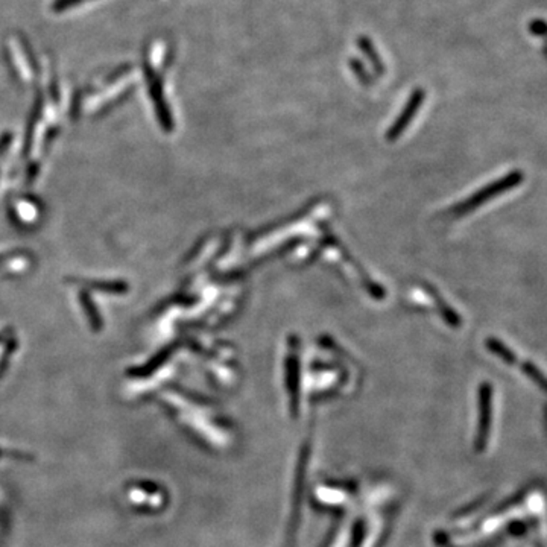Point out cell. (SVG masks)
<instances>
[{
	"label": "cell",
	"instance_id": "cell-1",
	"mask_svg": "<svg viewBox=\"0 0 547 547\" xmlns=\"http://www.w3.org/2000/svg\"><path fill=\"white\" fill-rule=\"evenodd\" d=\"M523 180H524V175L522 174V172L514 170V172H511V174L505 175L503 178L494 181L493 184L481 189L479 192H476L473 196H470L469 199H465L464 202H461V204L454 208V211L458 213V215H465V213L478 208L479 206L485 204V202L498 198L499 195L505 194V192H508L517 186H520Z\"/></svg>",
	"mask_w": 547,
	"mask_h": 547
},
{
	"label": "cell",
	"instance_id": "cell-2",
	"mask_svg": "<svg viewBox=\"0 0 547 547\" xmlns=\"http://www.w3.org/2000/svg\"><path fill=\"white\" fill-rule=\"evenodd\" d=\"M423 100H424L423 90L413 91L412 96H411V99H409V102H408V105H406V108L403 110V113L397 117V120H395V124L392 125V128L388 131V136H387L388 140H395L397 137H400V134H401L403 131L406 129L408 125L411 124L412 117H413L415 114H417V111H418V108L421 107Z\"/></svg>",
	"mask_w": 547,
	"mask_h": 547
},
{
	"label": "cell",
	"instance_id": "cell-3",
	"mask_svg": "<svg viewBox=\"0 0 547 547\" xmlns=\"http://www.w3.org/2000/svg\"><path fill=\"white\" fill-rule=\"evenodd\" d=\"M288 380L289 391L293 392V400H297V382H298V360L295 354L288 359Z\"/></svg>",
	"mask_w": 547,
	"mask_h": 547
},
{
	"label": "cell",
	"instance_id": "cell-4",
	"mask_svg": "<svg viewBox=\"0 0 547 547\" xmlns=\"http://www.w3.org/2000/svg\"><path fill=\"white\" fill-rule=\"evenodd\" d=\"M486 346H488V348H490L494 354H498V356L502 358L503 360H506V362H514V360H515L514 353H512L508 347L503 346V343H502L500 341L488 339V342H486Z\"/></svg>",
	"mask_w": 547,
	"mask_h": 547
},
{
	"label": "cell",
	"instance_id": "cell-5",
	"mask_svg": "<svg viewBox=\"0 0 547 547\" xmlns=\"http://www.w3.org/2000/svg\"><path fill=\"white\" fill-rule=\"evenodd\" d=\"M523 370H524L526 372H528L532 379H535L536 382H539V383L541 384V387L547 388V380H546V379L541 376L540 371L536 370V368L534 367V365H531V363L526 362V363H523Z\"/></svg>",
	"mask_w": 547,
	"mask_h": 547
}]
</instances>
